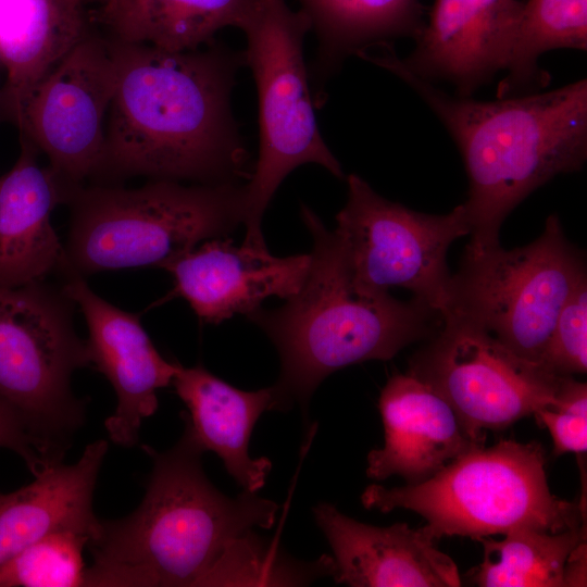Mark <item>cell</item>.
Returning <instances> with one entry per match:
<instances>
[{"mask_svg": "<svg viewBox=\"0 0 587 587\" xmlns=\"http://www.w3.org/2000/svg\"><path fill=\"white\" fill-rule=\"evenodd\" d=\"M361 58L411 87L455 141L469 179L466 249L499 245L500 227L515 207L554 176L579 171L587 159L586 78L551 91L477 101L413 74L392 48Z\"/></svg>", "mask_w": 587, "mask_h": 587, "instance_id": "obj_2", "label": "cell"}, {"mask_svg": "<svg viewBox=\"0 0 587 587\" xmlns=\"http://www.w3.org/2000/svg\"><path fill=\"white\" fill-rule=\"evenodd\" d=\"M586 577L587 539L577 544L569 554L563 572V587H585Z\"/></svg>", "mask_w": 587, "mask_h": 587, "instance_id": "obj_30", "label": "cell"}, {"mask_svg": "<svg viewBox=\"0 0 587 587\" xmlns=\"http://www.w3.org/2000/svg\"><path fill=\"white\" fill-rule=\"evenodd\" d=\"M317 39L312 67L314 103L344 61L373 48H392L400 37L416 39L424 23L419 0H298Z\"/></svg>", "mask_w": 587, "mask_h": 587, "instance_id": "obj_22", "label": "cell"}, {"mask_svg": "<svg viewBox=\"0 0 587 587\" xmlns=\"http://www.w3.org/2000/svg\"><path fill=\"white\" fill-rule=\"evenodd\" d=\"M113 40L92 28L42 77L17 126L68 186L96 177L108 111L117 83Z\"/></svg>", "mask_w": 587, "mask_h": 587, "instance_id": "obj_12", "label": "cell"}, {"mask_svg": "<svg viewBox=\"0 0 587 587\" xmlns=\"http://www.w3.org/2000/svg\"><path fill=\"white\" fill-rule=\"evenodd\" d=\"M538 425L546 427L553 441V453L583 454L587 451V385L566 376L554 405L533 414Z\"/></svg>", "mask_w": 587, "mask_h": 587, "instance_id": "obj_28", "label": "cell"}, {"mask_svg": "<svg viewBox=\"0 0 587 587\" xmlns=\"http://www.w3.org/2000/svg\"><path fill=\"white\" fill-rule=\"evenodd\" d=\"M245 184L149 179L136 188L97 183L70 189L62 275L163 267L245 217Z\"/></svg>", "mask_w": 587, "mask_h": 587, "instance_id": "obj_5", "label": "cell"}, {"mask_svg": "<svg viewBox=\"0 0 587 587\" xmlns=\"http://www.w3.org/2000/svg\"><path fill=\"white\" fill-rule=\"evenodd\" d=\"M384 446L367 454L366 475L424 482L463 453L485 445L464 430L450 404L410 373L391 376L379 396Z\"/></svg>", "mask_w": 587, "mask_h": 587, "instance_id": "obj_17", "label": "cell"}, {"mask_svg": "<svg viewBox=\"0 0 587 587\" xmlns=\"http://www.w3.org/2000/svg\"><path fill=\"white\" fill-rule=\"evenodd\" d=\"M142 448L153 464L145 497L130 515L100 521L84 586H201L238 539L273 526L274 501L245 490L229 498L211 484L186 427L167 451Z\"/></svg>", "mask_w": 587, "mask_h": 587, "instance_id": "obj_3", "label": "cell"}, {"mask_svg": "<svg viewBox=\"0 0 587 587\" xmlns=\"http://www.w3.org/2000/svg\"><path fill=\"white\" fill-rule=\"evenodd\" d=\"M497 540L478 538L484 561L469 575L480 587H563V572L571 551L587 539L586 523L548 533L519 528Z\"/></svg>", "mask_w": 587, "mask_h": 587, "instance_id": "obj_25", "label": "cell"}, {"mask_svg": "<svg viewBox=\"0 0 587 587\" xmlns=\"http://www.w3.org/2000/svg\"><path fill=\"white\" fill-rule=\"evenodd\" d=\"M172 385L185 403L186 428L204 451L216 453L245 491L261 489L272 469L270 459L251 458L249 442L260 415L274 410L273 388L247 391L230 386L202 365L179 364Z\"/></svg>", "mask_w": 587, "mask_h": 587, "instance_id": "obj_20", "label": "cell"}, {"mask_svg": "<svg viewBox=\"0 0 587 587\" xmlns=\"http://www.w3.org/2000/svg\"><path fill=\"white\" fill-rule=\"evenodd\" d=\"M246 65L252 71L259 108V155L245 183L243 243L266 247L261 224L287 175L314 163L345 178L339 161L319 129L304 62L303 42L311 32L307 16L286 0H262L242 26Z\"/></svg>", "mask_w": 587, "mask_h": 587, "instance_id": "obj_7", "label": "cell"}, {"mask_svg": "<svg viewBox=\"0 0 587 587\" xmlns=\"http://www.w3.org/2000/svg\"><path fill=\"white\" fill-rule=\"evenodd\" d=\"M361 501L383 513L405 509L420 514L436 541L445 536L477 540L519 528L559 533L586 523L582 501L550 491L542 446L514 439L474 448L417 484H372Z\"/></svg>", "mask_w": 587, "mask_h": 587, "instance_id": "obj_6", "label": "cell"}, {"mask_svg": "<svg viewBox=\"0 0 587 587\" xmlns=\"http://www.w3.org/2000/svg\"><path fill=\"white\" fill-rule=\"evenodd\" d=\"M70 1L77 4V5L83 7V4H85L86 2H89V1H100L102 3L105 0H70Z\"/></svg>", "mask_w": 587, "mask_h": 587, "instance_id": "obj_31", "label": "cell"}, {"mask_svg": "<svg viewBox=\"0 0 587 587\" xmlns=\"http://www.w3.org/2000/svg\"><path fill=\"white\" fill-rule=\"evenodd\" d=\"M71 186L36 161V148L23 137L13 167L0 177V286L46 280L65 267V249L51 222Z\"/></svg>", "mask_w": 587, "mask_h": 587, "instance_id": "obj_18", "label": "cell"}, {"mask_svg": "<svg viewBox=\"0 0 587 587\" xmlns=\"http://www.w3.org/2000/svg\"><path fill=\"white\" fill-rule=\"evenodd\" d=\"M310 254L275 257L266 247L236 246L224 237L208 239L167 262L174 288L203 322L218 324L246 316L268 297L289 299L302 287Z\"/></svg>", "mask_w": 587, "mask_h": 587, "instance_id": "obj_14", "label": "cell"}, {"mask_svg": "<svg viewBox=\"0 0 587 587\" xmlns=\"http://www.w3.org/2000/svg\"><path fill=\"white\" fill-rule=\"evenodd\" d=\"M62 287L83 313L89 364L111 383L116 408L104 423L112 442H138L145 419L158 410V390L172 385L178 363L165 360L142 327L139 316L98 296L78 275H64Z\"/></svg>", "mask_w": 587, "mask_h": 587, "instance_id": "obj_13", "label": "cell"}, {"mask_svg": "<svg viewBox=\"0 0 587 587\" xmlns=\"http://www.w3.org/2000/svg\"><path fill=\"white\" fill-rule=\"evenodd\" d=\"M586 278L582 252L567 240L559 216L552 214L540 236L526 246L465 248L451 275L442 319L472 323L519 357L542 365L557 317Z\"/></svg>", "mask_w": 587, "mask_h": 587, "instance_id": "obj_8", "label": "cell"}, {"mask_svg": "<svg viewBox=\"0 0 587 587\" xmlns=\"http://www.w3.org/2000/svg\"><path fill=\"white\" fill-rule=\"evenodd\" d=\"M334 553L337 584L352 587H459L455 562L424 528L378 527L342 514L332 503L313 507Z\"/></svg>", "mask_w": 587, "mask_h": 587, "instance_id": "obj_16", "label": "cell"}, {"mask_svg": "<svg viewBox=\"0 0 587 587\" xmlns=\"http://www.w3.org/2000/svg\"><path fill=\"white\" fill-rule=\"evenodd\" d=\"M75 307L62 284L0 286V399L61 459L84 419L71 378L90 365Z\"/></svg>", "mask_w": 587, "mask_h": 587, "instance_id": "obj_9", "label": "cell"}, {"mask_svg": "<svg viewBox=\"0 0 587 587\" xmlns=\"http://www.w3.org/2000/svg\"><path fill=\"white\" fill-rule=\"evenodd\" d=\"M520 0H435L416 46L401 63L419 77L445 80L457 96L488 84L510 62Z\"/></svg>", "mask_w": 587, "mask_h": 587, "instance_id": "obj_15", "label": "cell"}, {"mask_svg": "<svg viewBox=\"0 0 587 587\" xmlns=\"http://www.w3.org/2000/svg\"><path fill=\"white\" fill-rule=\"evenodd\" d=\"M552 49L587 50V0H527L497 98L536 92L549 84L539 57Z\"/></svg>", "mask_w": 587, "mask_h": 587, "instance_id": "obj_24", "label": "cell"}, {"mask_svg": "<svg viewBox=\"0 0 587 587\" xmlns=\"http://www.w3.org/2000/svg\"><path fill=\"white\" fill-rule=\"evenodd\" d=\"M261 1L105 0L95 21L114 40L189 51L214 41L225 27L241 29Z\"/></svg>", "mask_w": 587, "mask_h": 587, "instance_id": "obj_23", "label": "cell"}, {"mask_svg": "<svg viewBox=\"0 0 587 587\" xmlns=\"http://www.w3.org/2000/svg\"><path fill=\"white\" fill-rule=\"evenodd\" d=\"M90 29L83 7L70 0H0V114L17 126L37 84Z\"/></svg>", "mask_w": 587, "mask_h": 587, "instance_id": "obj_21", "label": "cell"}, {"mask_svg": "<svg viewBox=\"0 0 587 587\" xmlns=\"http://www.w3.org/2000/svg\"><path fill=\"white\" fill-rule=\"evenodd\" d=\"M112 40L117 83L96 177L248 180L249 154L232 109L243 51L214 41L177 52Z\"/></svg>", "mask_w": 587, "mask_h": 587, "instance_id": "obj_1", "label": "cell"}, {"mask_svg": "<svg viewBox=\"0 0 587 587\" xmlns=\"http://www.w3.org/2000/svg\"><path fill=\"white\" fill-rule=\"evenodd\" d=\"M107 451L108 441L96 440L76 463H49L30 484L0 495V564L52 533L72 532L89 541L95 537L100 520L92 497Z\"/></svg>", "mask_w": 587, "mask_h": 587, "instance_id": "obj_19", "label": "cell"}, {"mask_svg": "<svg viewBox=\"0 0 587 587\" xmlns=\"http://www.w3.org/2000/svg\"><path fill=\"white\" fill-rule=\"evenodd\" d=\"M0 447L21 455L34 475L45 465L61 461L30 433L20 415L1 399Z\"/></svg>", "mask_w": 587, "mask_h": 587, "instance_id": "obj_29", "label": "cell"}, {"mask_svg": "<svg viewBox=\"0 0 587 587\" xmlns=\"http://www.w3.org/2000/svg\"><path fill=\"white\" fill-rule=\"evenodd\" d=\"M542 365L559 376L587 371V278L563 304L550 335Z\"/></svg>", "mask_w": 587, "mask_h": 587, "instance_id": "obj_27", "label": "cell"}, {"mask_svg": "<svg viewBox=\"0 0 587 587\" xmlns=\"http://www.w3.org/2000/svg\"><path fill=\"white\" fill-rule=\"evenodd\" d=\"M88 541L72 532L42 537L0 564V587L84 586L83 551Z\"/></svg>", "mask_w": 587, "mask_h": 587, "instance_id": "obj_26", "label": "cell"}, {"mask_svg": "<svg viewBox=\"0 0 587 587\" xmlns=\"http://www.w3.org/2000/svg\"><path fill=\"white\" fill-rule=\"evenodd\" d=\"M301 217L312 237L310 265L301 289L272 310L247 317L276 347L280 373L272 386L274 410L298 403L308 411L317 386L332 373L369 360H389L429 338L441 315L420 299L358 288L350 279L333 230L308 207Z\"/></svg>", "mask_w": 587, "mask_h": 587, "instance_id": "obj_4", "label": "cell"}, {"mask_svg": "<svg viewBox=\"0 0 587 587\" xmlns=\"http://www.w3.org/2000/svg\"><path fill=\"white\" fill-rule=\"evenodd\" d=\"M347 184L333 233L351 282L372 292L404 288L442 317L452 275L447 253L470 235L463 203L447 214H427L382 197L357 174Z\"/></svg>", "mask_w": 587, "mask_h": 587, "instance_id": "obj_10", "label": "cell"}, {"mask_svg": "<svg viewBox=\"0 0 587 587\" xmlns=\"http://www.w3.org/2000/svg\"><path fill=\"white\" fill-rule=\"evenodd\" d=\"M408 373L438 391L466 434L482 445L487 430L504 429L554 405L566 377L519 357L483 328L457 317L442 319L411 357Z\"/></svg>", "mask_w": 587, "mask_h": 587, "instance_id": "obj_11", "label": "cell"}]
</instances>
